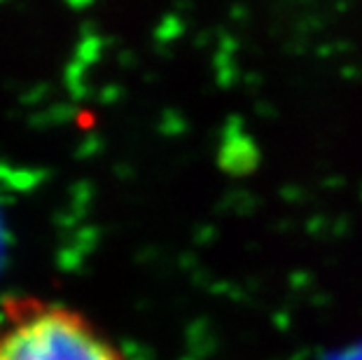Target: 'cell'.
<instances>
[{"label":"cell","mask_w":362,"mask_h":360,"mask_svg":"<svg viewBox=\"0 0 362 360\" xmlns=\"http://www.w3.org/2000/svg\"><path fill=\"white\" fill-rule=\"evenodd\" d=\"M0 360H129L87 313L37 295L0 302Z\"/></svg>","instance_id":"6da1fadb"}]
</instances>
